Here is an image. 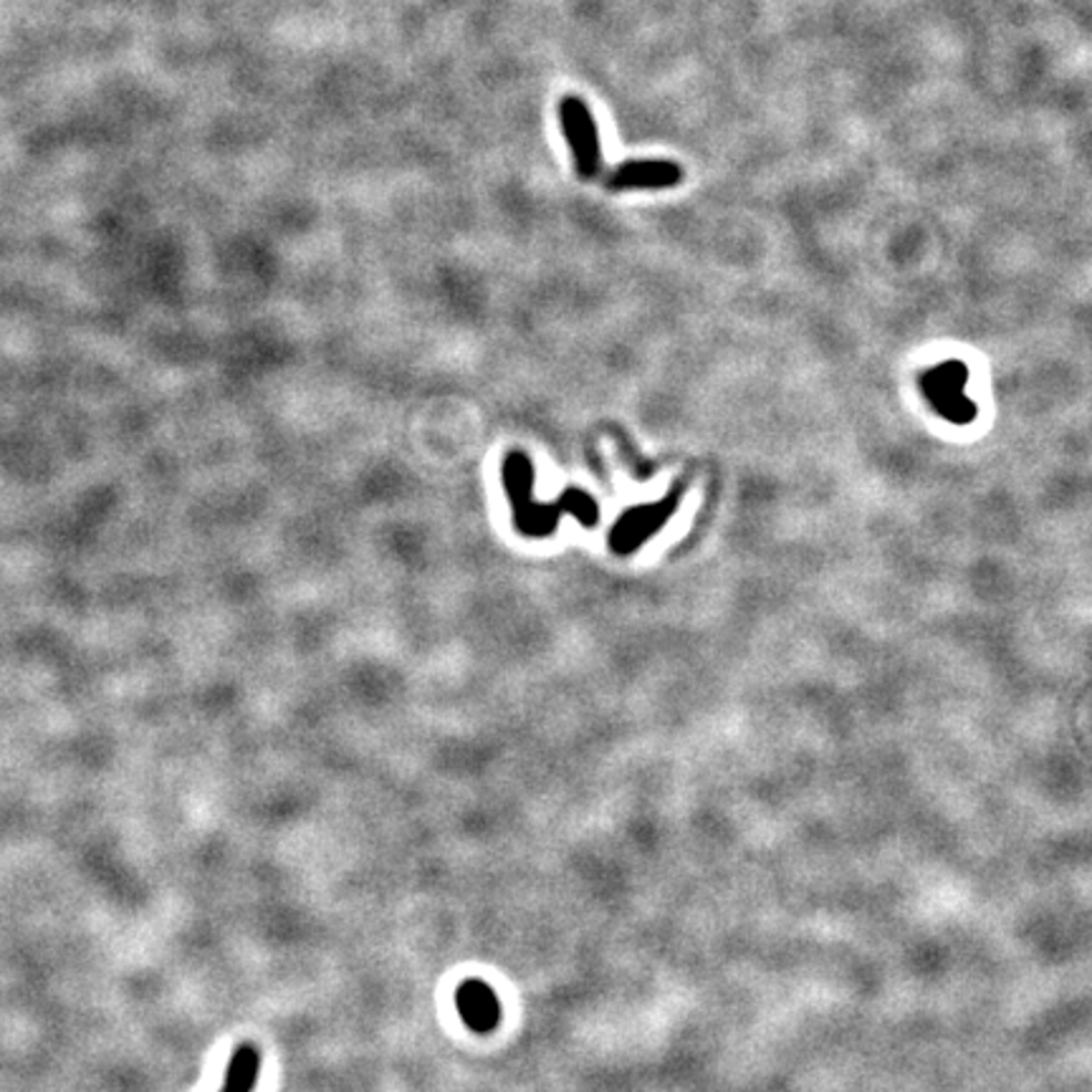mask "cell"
<instances>
[{"mask_svg": "<svg viewBox=\"0 0 1092 1092\" xmlns=\"http://www.w3.org/2000/svg\"><path fill=\"white\" fill-rule=\"evenodd\" d=\"M504 488L512 501L514 526L524 536H549L557 532L559 518L564 514L577 516L585 526H595L599 518V508L595 498L579 488H569L552 501V504H536L534 501V466L529 455L522 451L508 453L504 458Z\"/></svg>", "mask_w": 1092, "mask_h": 1092, "instance_id": "obj_1", "label": "cell"}, {"mask_svg": "<svg viewBox=\"0 0 1092 1092\" xmlns=\"http://www.w3.org/2000/svg\"><path fill=\"white\" fill-rule=\"evenodd\" d=\"M559 127L564 140L572 150L577 175L582 180H592L603 172V148H599L597 122L587 102L577 94H564L559 99Z\"/></svg>", "mask_w": 1092, "mask_h": 1092, "instance_id": "obj_2", "label": "cell"}, {"mask_svg": "<svg viewBox=\"0 0 1092 1092\" xmlns=\"http://www.w3.org/2000/svg\"><path fill=\"white\" fill-rule=\"evenodd\" d=\"M678 496H680V488H676L670 496L658 501V504H640L617 518L615 529L609 534V546H613V552L630 554L645 539H650V536L668 522L673 512H676Z\"/></svg>", "mask_w": 1092, "mask_h": 1092, "instance_id": "obj_3", "label": "cell"}, {"mask_svg": "<svg viewBox=\"0 0 1092 1092\" xmlns=\"http://www.w3.org/2000/svg\"><path fill=\"white\" fill-rule=\"evenodd\" d=\"M683 168L673 160H627L605 175L609 190H666L683 182Z\"/></svg>", "mask_w": 1092, "mask_h": 1092, "instance_id": "obj_4", "label": "cell"}, {"mask_svg": "<svg viewBox=\"0 0 1092 1092\" xmlns=\"http://www.w3.org/2000/svg\"><path fill=\"white\" fill-rule=\"evenodd\" d=\"M455 1007H458L461 1019L473 1032L486 1034L496 1030L501 1019L498 999L494 994V989L484 984V981L478 979L463 981L458 991H455Z\"/></svg>", "mask_w": 1092, "mask_h": 1092, "instance_id": "obj_5", "label": "cell"}, {"mask_svg": "<svg viewBox=\"0 0 1092 1092\" xmlns=\"http://www.w3.org/2000/svg\"><path fill=\"white\" fill-rule=\"evenodd\" d=\"M963 382H967V370H963L959 362H949L946 367L926 375V395L933 397L936 407H939L943 415H946V407H949V417H953V403H961L963 407H969V403L961 395Z\"/></svg>", "mask_w": 1092, "mask_h": 1092, "instance_id": "obj_6", "label": "cell"}, {"mask_svg": "<svg viewBox=\"0 0 1092 1092\" xmlns=\"http://www.w3.org/2000/svg\"><path fill=\"white\" fill-rule=\"evenodd\" d=\"M259 1068H261V1058L256 1046L241 1044L239 1050L233 1052L231 1064H228L221 1092H253V1085H256V1078H259Z\"/></svg>", "mask_w": 1092, "mask_h": 1092, "instance_id": "obj_7", "label": "cell"}]
</instances>
